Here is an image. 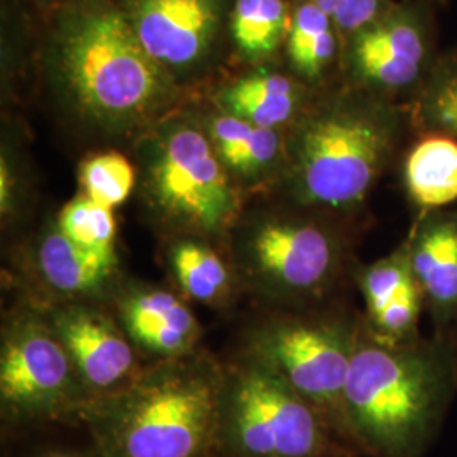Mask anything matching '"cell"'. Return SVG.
Instances as JSON below:
<instances>
[{"label":"cell","instance_id":"obj_1","mask_svg":"<svg viewBox=\"0 0 457 457\" xmlns=\"http://www.w3.org/2000/svg\"><path fill=\"white\" fill-rule=\"evenodd\" d=\"M456 393V358L442 336L388 345L376 341L362 320L344 393L361 456L424 457Z\"/></svg>","mask_w":457,"mask_h":457},{"label":"cell","instance_id":"obj_2","mask_svg":"<svg viewBox=\"0 0 457 457\" xmlns=\"http://www.w3.org/2000/svg\"><path fill=\"white\" fill-rule=\"evenodd\" d=\"M224 362L202 347L146 362L117 392L94 398L80 424L105 457H215Z\"/></svg>","mask_w":457,"mask_h":457},{"label":"cell","instance_id":"obj_3","mask_svg":"<svg viewBox=\"0 0 457 457\" xmlns=\"http://www.w3.org/2000/svg\"><path fill=\"white\" fill-rule=\"evenodd\" d=\"M224 247L241 288L266 311L337 300L345 278L353 279L358 264L337 217L302 207L254 219L241 213Z\"/></svg>","mask_w":457,"mask_h":457},{"label":"cell","instance_id":"obj_4","mask_svg":"<svg viewBox=\"0 0 457 457\" xmlns=\"http://www.w3.org/2000/svg\"><path fill=\"white\" fill-rule=\"evenodd\" d=\"M400 141L395 115L337 104L307 117L287 143L283 175L292 204L345 219L364 205Z\"/></svg>","mask_w":457,"mask_h":457},{"label":"cell","instance_id":"obj_5","mask_svg":"<svg viewBox=\"0 0 457 457\" xmlns=\"http://www.w3.org/2000/svg\"><path fill=\"white\" fill-rule=\"evenodd\" d=\"M361 327L362 313L349 311L337 300L305 309L266 311L245 330L239 351L309 402L356 454L344 393Z\"/></svg>","mask_w":457,"mask_h":457},{"label":"cell","instance_id":"obj_6","mask_svg":"<svg viewBox=\"0 0 457 457\" xmlns=\"http://www.w3.org/2000/svg\"><path fill=\"white\" fill-rule=\"evenodd\" d=\"M215 457H361L279 376L237 353L224 362Z\"/></svg>","mask_w":457,"mask_h":457},{"label":"cell","instance_id":"obj_7","mask_svg":"<svg viewBox=\"0 0 457 457\" xmlns=\"http://www.w3.org/2000/svg\"><path fill=\"white\" fill-rule=\"evenodd\" d=\"M92 402L45 312L19 298L0 330L2 436L80 424Z\"/></svg>","mask_w":457,"mask_h":457},{"label":"cell","instance_id":"obj_8","mask_svg":"<svg viewBox=\"0 0 457 457\" xmlns=\"http://www.w3.org/2000/svg\"><path fill=\"white\" fill-rule=\"evenodd\" d=\"M145 192L164 237L195 236L226 245L243 213L237 185L207 132L188 124L166 128L149 141Z\"/></svg>","mask_w":457,"mask_h":457},{"label":"cell","instance_id":"obj_9","mask_svg":"<svg viewBox=\"0 0 457 457\" xmlns=\"http://www.w3.org/2000/svg\"><path fill=\"white\" fill-rule=\"evenodd\" d=\"M160 65L117 11L83 16L62 48V68L79 105L111 128L128 126L156 105L164 87Z\"/></svg>","mask_w":457,"mask_h":457},{"label":"cell","instance_id":"obj_10","mask_svg":"<svg viewBox=\"0 0 457 457\" xmlns=\"http://www.w3.org/2000/svg\"><path fill=\"white\" fill-rule=\"evenodd\" d=\"M17 281L24 300L56 303H105L126 279L119 254H102L73 243L49 222L19 249Z\"/></svg>","mask_w":457,"mask_h":457},{"label":"cell","instance_id":"obj_11","mask_svg":"<svg viewBox=\"0 0 457 457\" xmlns=\"http://www.w3.org/2000/svg\"><path fill=\"white\" fill-rule=\"evenodd\" d=\"M37 307L65 345L92 400L124 388L146 366L109 305L77 302Z\"/></svg>","mask_w":457,"mask_h":457},{"label":"cell","instance_id":"obj_12","mask_svg":"<svg viewBox=\"0 0 457 457\" xmlns=\"http://www.w3.org/2000/svg\"><path fill=\"white\" fill-rule=\"evenodd\" d=\"M109 307L149 362L175 360L200 349L202 324L192 303L173 287L126 278Z\"/></svg>","mask_w":457,"mask_h":457},{"label":"cell","instance_id":"obj_13","mask_svg":"<svg viewBox=\"0 0 457 457\" xmlns=\"http://www.w3.org/2000/svg\"><path fill=\"white\" fill-rule=\"evenodd\" d=\"M353 66L362 80L379 88L400 90L422 79L428 45L424 24L410 11L379 16L354 34Z\"/></svg>","mask_w":457,"mask_h":457},{"label":"cell","instance_id":"obj_14","mask_svg":"<svg viewBox=\"0 0 457 457\" xmlns=\"http://www.w3.org/2000/svg\"><path fill=\"white\" fill-rule=\"evenodd\" d=\"M405 241L434 334H444L457 320V213H422Z\"/></svg>","mask_w":457,"mask_h":457},{"label":"cell","instance_id":"obj_15","mask_svg":"<svg viewBox=\"0 0 457 457\" xmlns=\"http://www.w3.org/2000/svg\"><path fill=\"white\" fill-rule=\"evenodd\" d=\"M215 0H139L132 26L147 53L168 65H187L207 49L217 29Z\"/></svg>","mask_w":457,"mask_h":457},{"label":"cell","instance_id":"obj_16","mask_svg":"<svg viewBox=\"0 0 457 457\" xmlns=\"http://www.w3.org/2000/svg\"><path fill=\"white\" fill-rule=\"evenodd\" d=\"M171 287L190 303L226 309L241 288L226 247L195 236L164 237L162 247Z\"/></svg>","mask_w":457,"mask_h":457},{"label":"cell","instance_id":"obj_17","mask_svg":"<svg viewBox=\"0 0 457 457\" xmlns=\"http://www.w3.org/2000/svg\"><path fill=\"white\" fill-rule=\"evenodd\" d=\"M205 132L234 183L262 180L277 168L285 170L287 141L279 129L258 128L222 114L213 117Z\"/></svg>","mask_w":457,"mask_h":457},{"label":"cell","instance_id":"obj_18","mask_svg":"<svg viewBox=\"0 0 457 457\" xmlns=\"http://www.w3.org/2000/svg\"><path fill=\"white\" fill-rule=\"evenodd\" d=\"M405 187L411 202L434 212L457 200V139L445 134L425 136L405 160Z\"/></svg>","mask_w":457,"mask_h":457},{"label":"cell","instance_id":"obj_19","mask_svg":"<svg viewBox=\"0 0 457 457\" xmlns=\"http://www.w3.org/2000/svg\"><path fill=\"white\" fill-rule=\"evenodd\" d=\"M290 19L283 0H237L232 16V34L243 53L262 58L275 51L285 34L290 33Z\"/></svg>","mask_w":457,"mask_h":457},{"label":"cell","instance_id":"obj_20","mask_svg":"<svg viewBox=\"0 0 457 457\" xmlns=\"http://www.w3.org/2000/svg\"><path fill=\"white\" fill-rule=\"evenodd\" d=\"M288 54L295 68L315 79L336 54V34L332 19L313 2L300 5L288 33Z\"/></svg>","mask_w":457,"mask_h":457},{"label":"cell","instance_id":"obj_21","mask_svg":"<svg viewBox=\"0 0 457 457\" xmlns=\"http://www.w3.org/2000/svg\"><path fill=\"white\" fill-rule=\"evenodd\" d=\"M73 243L102 254H119L115 211L79 194L68 200L54 219Z\"/></svg>","mask_w":457,"mask_h":457},{"label":"cell","instance_id":"obj_22","mask_svg":"<svg viewBox=\"0 0 457 457\" xmlns=\"http://www.w3.org/2000/svg\"><path fill=\"white\" fill-rule=\"evenodd\" d=\"M353 281L360 288L364 300L362 315L371 317L378 313L393 296L415 285L407 241L378 262L356 264Z\"/></svg>","mask_w":457,"mask_h":457},{"label":"cell","instance_id":"obj_23","mask_svg":"<svg viewBox=\"0 0 457 457\" xmlns=\"http://www.w3.org/2000/svg\"><path fill=\"white\" fill-rule=\"evenodd\" d=\"M79 181L80 194L115 211L131 196L136 187V170L120 153H98L83 160Z\"/></svg>","mask_w":457,"mask_h":457},{"label":"cell","instance_id":"obj_24","mask_svg":"<svg viewBox=\"0 0 457 457\" xmlns=\"http://www.w3.org/2000/svg\"><path fill=\"white\" fill-rule=\"evenodd\" d=\"M417 120L427 131L457 136V58L437 66L417 98Z\"/></svg>","mask_w":457,"mask_h":457},{"label":"cell","instance_id":"obj_25","mask_svg":"<svg viewBox=\"0 0 457 457\" xmlns=\"http://www.w3.org/2000/svg\"><path fill=\"white\" fill-rule=\"evenodd\" d=\"M424 311V296L415 283L407 290L393 296L375 315H362V320L366 330L376 341L388 345H403L413 343L422 336L419 326Z\"/></svg>","mask_w":457,"mask_h":457},{"label":"cell","instance_id":"obj_26","mask_svg":"<svg viewBox=\"0 0 457 457\" xmlns=\"http://www.w3.org/2000/svg\"><path fill=\"white\" fill-rule=\"evenodd\" d=\"M16 436H22L28 444L21 445L16 439H4L17 444L9 457H105L82 424L56 425Z\"/></svg>","mask_w":457,"mask_h":457},{"label":"cell","instance_id":"obj_27","mask_svg":"<svg viewBox=\"0 0 457 457\" xmlns=\"http://www.w3.org/2000/svg\"><path fill=\"white\" fill-rule=\"evenodd\" d=\"M220 102L226 109V114L239 117L258 128L279 129L290 122L296 112L298 97H268L245 90L239 83H234L222 92Z\"/></svg>","mask_w":457,"mask_h":457},{"label":"cell","instance_id":"obj_28","mask_svg":"<svg viewBox=\"0 0 457 457\" xmlns=\"http://www.w3.org/2000/svg\"><path fill=\"white\" fill-rule=\"evenodd\" d=\"M381 16V0H339L334 22L344 33H360Z\"/></svg>","mask_w":457,"mask_h":457},{"label":"cell","instance_id":"obj_29","mask_svg":"<svg viewBox=\"0 0 457 457\" xmlns=\"http://www.w3.org/2000/svg\"><path fill=\"white\" fill-rule=\"evenodd\" d=\"M311 2H313L319 9H322L327 16L334 21L336 11H337V2H339V0H311Z\"/></svg>","mask_w":457,"mask_h":457},{"label":"cell","instance_id":"obj_30","mask_svg":"<svg viewBox=\"0 0 457 457\" xmlns=\"http://www.w3.org/2000/svg\"><path fill=\"white\" fill-rule=\"evenodd\" d=\"M437 336H442V337L449 343L453 353H454V358H456L457 362V320L453 326L449 327L444 334H437Z\"/></svg>","mask_w":457,"mask_h":457}]
</instances>
